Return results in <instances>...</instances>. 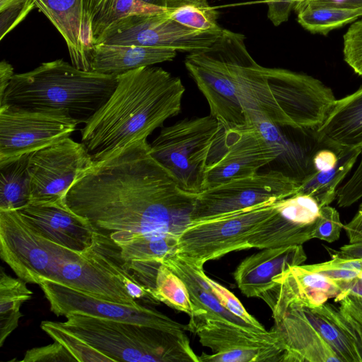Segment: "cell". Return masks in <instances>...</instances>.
<instances>
[{"mask_svg": "<svg viewBox=\"0 0 362 362\" xmlns=\"http://www.w3.org/2000/svg\"><path fill=\"white\" fill-rule=\"evenodd\" d=\"M117 84L116 75L81 70L59 59L14 74L0 105L59 110L79 124L86 123L107 102Z\"/></svg>", "mask_w": 362, "mask_h": 362, "instance_id": "cell-4", "label": "cell"}, {"mask_svg": "<svg viewBox=\"0 0 362 362\" xmlns=\"http://www.w3.org/2000/svg\"><path fill=\"white\" fill-rule=\"evenodd\" d=\"M344 228L339 214L336 209L329 205L321 207L314 233V238L328 243L337 240Z\"/></svg>", "mask_w": 362, "mask_h": 362, "instance_id": "cell-40", "label": "cell"}, {"mask_svg": "<svg viewBox=\"0 0 362 362\" xmlns=\"http://www.w3.org/2000/svg\"><path fill=\"white\" fill-rule=\"evenodd\" d=\"M151 5L164 8L165 0H142Z\"/></svg>", "mask_w": 362, "mask_h": 362, "instance_id": "cell-52", "label": "cell"}, {"mask_svg": "<svg viewBox=\"0 0 362 362\" xmlns=\"http://www.w3.org/2000/svg\"><path fill=\"white\" fill-rule=\"evenodd\" d=\"M151 296L156 302H162L189 317L196 315L186 285L175 273L163 264L157 272Z\"/></svg>", "mask_w": 362, "mask_h": 362, "instance_id": "cell-33", "label": "cell"}, {"mask_svg": "<svg viewBox=\"0 0 362 362\" xmlns=\"http://www.w3.org/2000/svg\"><path fill=\"white\" fill-rule=\"evenodd\" d=\"M305 259L302 245L262 249L239 264L234 279L245 296L263 300L272 290L276 276L291 267L301 265Z\"/></svg>", "mask_w": 362, "mask_h": 362, "instance_id": "cell-22", "label": "cell"}, {"mask_svg": "<svg viewBox=\"0 0 362 362\" xmlns=\"http://www.w3.org/2000/svg\"><path fill=\"white\" fill-rule=\"evenodd\" d=\"M92 162L84 145L70 137L33 152L28 166L30 202L64 200L71 187Z\"/></svg>", "mask_w": 362, "mask_h": 362, "instance_id": "cell-16", "label": "cell"}, {"mask_svg": "<svg viewBox=\"0 0 362 362\" xmlns=\"http://www.w3.org/2000/svg\"><path fill=\"white\" fill-rule=\"evenodd\" d=\"M359 163L344 184L338 189L337 201L340 207H348L362 198V148Z\"/></svg>", "mask_w": 362, "mask_h": 362, "instance_id": "cell-42", "label": "cell"}, {"mask_svg": "<svg viewBox=\"0 0 362 362\" xmlns=\"http://www.w3.org/2000/svg\"><path fill=\"white\" fill-rule=\"evenodd\" d=\"M35 7L33 0H0V40Z\"/></svg>", "mask_w": 362, "mask_h": 362, "instance_id": "cell-37", "label": "cell"}, {"mask_svg": "<svg viewBox=\"0 0 362 362\" xmlns=\"http://www.w3.org/2000/svg\"><path fill=\"white\" fill-rule=\"evenodd\" d=\"M276 202L192 223L178 237L175 253L204 267L230 252L250 249V236L274 213Z\"/></svg>", "mask_w": 362, "mask_h": 362, "instance_id": "cell-8", "label": "cell"}, {"mask_svg": "<svg viewBox=\"0 0 362 362\" xmlns=\"http://www.w3.org/2000/svg\"><path fill=\"white\" fill-rule=\"evenodd\" d=\"M320 209L316 200L305 194L278 201L274 213L250 236V248L298 245L314 238Z\"/></svg>", "mask_w": 362, "mask_h": 362, "instance_id": "cell-19", "label": "cell"}, {"mask_svg": "<svg viewBox=\"0 0 362 362\" xmlns=\"http://www.w3.org/2000/svg\"><path fill=\"white\" fill-rule=\"evenodd\" d=\"M185 91L181 79L160 67L142 66L117 75L109 99L81 129V143L93 161L146 139L180 113Z\"/></svg>", "mask_w": 362, "mask_h": 362, "instance_id": "cell-3", "label": "cell"}, {"mask_svg": "<svg viewBox=\"0 0 362 362\" xmlns=\"http://www.w3.org/2000/svg\"><path fill=\"white\" fill-rule=\"evenodd\" d=\"M33 1L63 37L71 64L79 69L90 71L93 35L84 20L82 0Z\"/></svg>", "mask_w": 362, "mask_h": 362, "instance_id": "cell-23", "label": "cell"}, {"mask_svg": "<svg viewBox=\"0 0 362 362\" xmlns=\"http://www.w3.org/2000/svg\"><path fill=\"white\" fill-rule=\"evenodd\" d=\"M343 229L346 232L349 243L362 240V204L351 220L344 226Z\"/></svg>", "mask_w": 362, "mask_h": 362, "instance_id": "cell-46", "label": "cell"}, {"mask_svg": "<svg viewBox=\"0 0 362 362\" xmlns=\"http://www.w3.org/2000/svg\"><path fill=\"white\" fill-rule=\"evenodd\" d=\"M187 331L212 353H202L199 362H284L286 346L279 331L273 327L255 332L228 321L190 317Z\"/></svg>", "mask_w": 362, "mask_h": 362, "instance_id": "cell-9", "label": "cell"}, {"mask_svg": "<svg viewBox=\"0 0 362 362\" xmlns=\"http://www.w3.org/2000/svg\"><path fill=\"white\" fill-rule=\"evenodd\" d=\"M300 186V182L278 170L229 180L197 194L192 223L276 202L297 194Z\"/></svg>", "mask_w": 362, "mask_h": 362, "instance_id": "cell-10", "label": "cell"}, {"mask_svg": "<svg viewBox=\"0 0 362 362\" xmlns=\"http://www.w3.org/2000/svg\"><path fill=\"white\" fill-rule=\"evenodd\" d=\"M176 54L175 49L167 47L99 43L93 47L90 71L117 76L142 66L172 61Z\"/></svg>", "mask_w": 362, "mask_h": 362, "instance_id": "cell-26", "label": "cell"}, {"mask_svg": "<svg viewBox=\"0 0 362 362\" xmlns=\"http://www.w3.org/2000/svg\"><path fill=\"white\" fill-rule=\"evenodd\" d=\"M340 288V293L334 298V301L349 294L362 297V282L357 278L344 281H336Z\"/></svg>", "mask_w": 362, "mask_h": 362, "instance_id": "cell-49", "label": "cell"}, {"mask_svg": "<svg viewBox=\"0 0 362 362\" xmlns=\"http://www.w3.org/2000/svg\"><path fill=\"white\" fill-rule=\"evenodd\" d=\"M295 12L298 23L304 29L313 34L323 35L362 18V6L310 4Z\"/></svg>", "mask_w": 362, "mask_h": 362, "instance_id": "cell-30", "label": "cell"}, {"mask_svg": "<svg viewBox=\"0 0 362 362\" xmlns=\"http://www.w3.org/2000/svg\"><path fill=\"white\" fill-rule=\"evenodd\" d=\"M185 65L206 99L211 115L226 128L246 124L243 109L216 40L207 48L189 53Z\"/></svg>", "mask_w": 362, "mask_h": 362, "instance_id": "cell-18", "label": "cell"}, {"mask_svg": "<svg viewBox=\"0 0 362 362\" xmlns=\"http://www.w3.org/2000/svg\"><path fill=\"white\" fill-rule=\"evenodd\" d=\"M0 256L16 276L37 284L49 279L93 297L132 307L141 299L153 302L134 276L120 248L95 230L93 245L78 252L40 235L18 210L0 211Z\"/></svg>", "mask_w": 362, "mask_h": 362, "instance_id": "cell-2", "label": "cell"}, {"mask_svg": "<svg viewBox=\"0 0 362 362\" xmlns=\"http://www.w3.org/2000/svg\"><path fill=\"white\" fill-rule=\"evenodd\" d=\"M41 329L54 341L59 342L80 362H110L111 359L64 329L59 322L45 320Z\"/></svg>", "mask_w": 362, "mask_h": 362, "instance_id": "cell-34", "label": "cell"}, {"mask_svg": "<svg viewBox=\"0 0 362 362\" xmlns=\"http://www.w3.org/2000/svg\"><path fill=\"white\" fill-rule=\"evenodd\" d=\"M313 134L319 146L334 150L362 147V87L337 99Z\"/></svg>", "mask_w": 362, "mask_h": 362, "instance_id": "cell-24", "label": "cell"}, {"mask_svg": "<svg viewBox=\"0 0 362 362\" xmlns=\"http://www.w3.org/2000/svg\"><path fill=\"white\" fill-rule=\"evenodd\" d=\"M339 257L362 259V240L349 243L342 246L339 251H334L333 255Z\"/></svg>", "mask_w": 362, "mask_h": 362, "instance_id": "cell-50", "label": "cell"}, {"mask_svg": "<svg viewBox=\"0 0 362 362\" xmlns=\"http://www.w3.org/2000/svg\"><path fill=\"white\" fill-rule=\"evenodd\" d=\"M60 325L113 361L199 362L185 331L72 312Z\"/></svg>", "mask_w": 362, "mask_h": 362, "instance_id": "cell-5", "label": "cell"}, {"mask_svg": "<svg viewBox=\"0 0 362 362\" xmlns=\"http://www.w3.org/2000/svg\"><path fill=\"white\" fill-rule=\"evenodd\" d=\"M163 264L175 273L186 285L196 311V315L193 317L228 321L252 331L264 332L246 323L222 306L209 284L208 276L202 266H199L176 253L164 259Z\"/></svg>", "mask_w": 362, "mask_h": 362, "instance_id": "cell-25", "label": "cell"}, {"mask_svg": "<svg viewBox=\"0 0 362 362\" xmlns=\"http://www.w3.org/2000/svg\"><path fill=\"white\" fill-rule=\"evenodd\" d=\"M335 302L340 303V308L362 317V297L351 294L346 295Z\"/></svg>", "mask_w": 362, "mask_h": 362, "instance_id": "cell-48", "label": "cell"}, {"mask_svg": "<svg viewBox=\"0 0 362 362\" xmlns=\"http://www.w3.org/2000/svg\"><path fill=\"white\" fill-rule=\"evenodd\" d=\"M207 279L220 303L226 310L259 330H267L245 310L239 299L231 291L209 277Z\"/></svg>", "mask_w": 362, "mask_h": 362, "instance_id": "cell-39", "label": "cell"}, {"mask_svg": "<svg viewBox=\"0 0 362 362\" xmlns=\"http://www.w3.org/2000/svg\"><path fill=\"white\" fill-rule=\"evenodd\" d=\"M272 317L286 346L284 362H358L346 337L315 308L290 304Z\"/></svg>", "mask_w": 362, "mask_h": 362, "instance_id": "cell-7", "label": "cell"}, {"mask_svg": "<svg viewBox=\"0 0 362 362\" xmlns=\"http://www.w3.org/2000/svg\"><path fill=\"white\" fill-rule=\"evenodd\" d=\"M14 74L12 65L2 60L0 62V98L3 96Z\"/></svg>", "mask_w": 362, "mask_h": 362, "instance_id": "cell-51", "label": "cell"}, {"mask_svg": "<svg viewBox=\"0 0 362 362\" xmlns=\"http://www.w3.org/2000/svg\"><path fill=\"white\" fill-rule=\"evenodd\" d=\"M23 362L76 361L72 355L59 342L54 341L49 345L28 350Z\"/></svg>", "mask_w": 362, "mask_h": 362, "instance_id": "cell-43", "label": "cell"}, {"mask_svg": "<svg viewBox=\"0 0 362 362\" xmlns=\"http://www.w3.org/2000/svg\"><path fill=\"white\" fill-rule=\"evenodd\" d=\"M38 285L49 304L50 310L57 316L78 312L168 330L187 331L186 325H182L151 307L143 305L132 307L101 300L49 279L40 280Z\"/></svg>", "mask_w": 362, "mask_h": 362, "instance_id": "cell-17", "label": "cell"}, {"mask_svg": "<svg viewBox=\"0 0 362 362\" xmlns=\"http://www.w3.org/2000/svg\"><path fill=\"white\" fill-rule=\"evenodd\" d=\"M18 211L40 235L62 246L83 252L94 242V228L72 211L64 200L30 202Z\"/></svg>", "mask_w": 362, "mask_h": 362, "instance_id": "cell-20", "label": "cell"}, {"mask_svg": "<svg viewBox=\"0 0 362 362\" xmlns=\"http://www.w3.org/2000/svg\"><path fill=\"white\" fill-rule=\"evenodd\" d=\"M27 282L14 278L0 271V346L4 345L8 336L17 328L23 314L21 305L29 300L33 291L27 286Z\"/></svg>", "mask_w": 362, "mask_h": 362, "instance_id": "cell-31", "label": "cell"}, {"mask_svg": "<svg viewBox=\"0 0 362 362\" xmlns=\"http://www.w3.org/2000/svg\"><path fill=\"white\" fill-rule=\"evenodd\" d=\"M78 124L59 110L0 105V164L70 137Z\"/></svg>", "mask_w": 362, "mask_h": 362, "instance_id": "cell-11", "label": "cell"}, {"mask_svg": "<svg viewBox=\"0 0 362 362\" xmlns=\"http://www.w3.org/2000/svg\"><path fill=\"white\" fill-rule=\"evenodd\" d=\"M279 155L253 125L223 126L208 156L203 190L252 175Z\"/></svg>", "mask_w": 362, "mask_h": 362, "instance_id": "cell-12", "label": "cell"}, {"mask_svg": "<svg viewBox=\"0 0 362 362\" xmlns=\"http://www.w3.org/2000/svg\"><path fill=\"white\" fill-rule=\"evenodd\" d=\"M165 11L164 8L151 5L142 0H117L114 9L107 20L105 30L118 20L129 16L159 13Z\"/></svg>", "mask_w": 362, "mask_h": 362, "instance_id": "cell-41", "label": "cell"}, {"mask_svg": "<svg viewBox=\"0 0 362 362\" xmlns=\"http://www.w3.org/2000/svg\"><path fill=\"white\" fill-rule=\"evenodd\" d=\"M30 156L0 164V211L20 210L30 202Z\"/></svg>", "mask_w": 362, "mask_h": 362, "instance_id": "cell-29", "label": "cell"}, {"mask_svg": "<svg viewBox=\"0 0 362 362\" xmlns=\"http://www.w3.org/2000/svg\"><path fill=\"white\" fill-rule=\"evenodd\" d=\"M267 74L272 95L292 129L316 131L337 99L332 90L306 74L281 68H267Z\"/></svg>", "mask_w": 362, "mask_h": 362, "instance_id": "cell-15", "label": "cell"}, {"mask_svg": "<svg viewBox=\"0 0 362 362\" xmlns=\"http://www.w3.org/2000/svg\"><path fill=\"white\" fill-rule=\"evenodd\" d=\"M222 30L202 31L189 28L170 18L165 11L136 14L112 24L94 45L167 47L192 53L209 47Z\"/></svg>", "mask_w": 362, "mask_h": 362, "instance_id": "cell-13", "label": "cell"}, {"mask_svg": "<svg viewBox=\"0 0 362 362\" xmlns=\"http://www.w3.org/2000/svg\"><path fill=\"white\" fill-rule=\"evenodd\" d=\"M223 124L209 115L184 119L163 127L150 145V153L183 190L203 191L208 156Z\"/></svg>", "mask_w": 362, "mask_h": 362, "instance_id": "cell-6", "label": "cell"}, {"mask_svg": "<svg viewBox=\"0 0 362 362\" xmlns=\"http://www.w3.org/2000/svg\"><path fill=\"white\" fill-rule=\"evenodd\" d=\"M243 34L223 28L216 39L226 61L245 118L262 114L281 127L292 129L288 119L270 90L267 67L257 64L248 52Z\"/></svg>", "mask_w": 362, "mask_h": 362, "instance_id": "cell-14", "label": "cell"}, {"mask_svg": "<svg viewBox=\"0 0 362 362\" xmlns=\"http://www.w3.org/2000/svg\"><path fill=\"white\" fill-rule=\"evenodd\" d=\"M342 52L344 62L362 76V18L352 23L344 33Z\"/></svg>", "mask_w": 362, "mask_h": 362, "instance_id": "cell-38", "label": "cell"}, {"mask_svg": "<svg viewBox=\"0 0 362 362\" xmlns=\"http://www.w3.org/2000/svg\"><path fill=\"white\" fill-rule=\"evenodd\" d=\"M362 147L339 149L337 163L328 170L314 171L301 182L298 193L310 195L320 207L329 205L337 199L339 185L359 158Z\"/></svg>", "mask_w": 362, "mask_h": 362, "instance_id": "cell-28", "label": "cell"}, {"mask_svg": "<svg viewBox=\"0 0 362 362\" xmlns=\"http://www.w3.org/2000/svg\"><path fill=\"white\" fill-rule=\"evenodd\" d=\"M164 8L174 21L202 31H221L218 13L208 0H165Z\"/></svg>", "mask_w": 362, "mask_h": 362, "instance_id": "cell-32", "label": "cell"}, {"mask_svg": "<svg viewBox=\"0 0 362 362\" xmlns=\"http://www.w3.org/2000/svg\"><path fill=\"white\" fill-rule=\"evenodd\" d=\"M361 282H362V271L360 272L357 278Z\"/></svg>", "mask_w": 362, "mask_h": 362, "instance_id": "cell-53", "label": "cell"}, {"mask_svg": "<svg viewBox=\"0 0 362 362\" xmlns=\"http://www.w3.org/2000/svg\"><path fill=\"white\" fill-rule=\"evenodd\" d=\"M273 283L272 290L263 298L272 313L290 304L315 308L341 292L335 281L302 264L289 267L276 276Z\"/></svg>", "mask_w": 362, "mask_h": 362, "instance_id": "cell-21", "label": "cell"}, {"mask_svg": "<svg viewBox=\"0 0 362 362\" xmlns=\"http://www.w3.org/2000/svg\"><path fill=\"white\" fill-rule=\"evenodd\" d=\"M303 266L308 270L324 274L335 281L353 280L358 278L360 273L357 270L332 267L326 265L325 262Z\"/></svg>", "mask_w": 362, "mask_h": 362, "instance_id": "cell-45", "label": "cell"}, {"mask_svg": "<svg viewBox=\"0 0 362 362\" xmlns=\"http://www.w3.org/2000/svg\"><path fill=\"white\" fill-rule=\"evenodd\" d=\"M197 196L180 187L141 139L93 161L64 202L118 245L131 272L151 291L159 267L176 252L178 237L192 223Z\"/></svg>", "mask_w": 362, "mask_h": 362, "instance_id": "cell-1", "label": "cell"}, {"mask_svg": "<svg viewBox=\"0 0 362 362\" xmlns=\"http://www.w3.org/2000/svg\"><path fill=\"white\" fill-rule=\"evenodd\" d=\"M315 308L346 337L358 362H362V317L326 303Z\"/></svg>", "mask_w": 362, "mask_h": 362, "instance_id": "cell-35", "label": "cell"}, {"mask_svg": "<svg viewBox=\"0 0 362 362\" xmlns=\"http://www.w3.org/2000/svg\"><path fill=\"white\" fill-rule=\"evenodd\" d=\"M246 125H253L263 138L280 155L279 160L291 173V177L301 182L313 172V156L315 151H307L300 144L288 139L281 127L272 122L262 114L251 113L245 117Z\"/></svg>", "mask_w": 362, "mask_h": 362, "instance_id": "cell-27", "label": "cell"}, {"mask_svg": "<svg viewBox=\"0 0 362 362\" xmlns=\"http://www.w3.org/2000/svg\"><path fill=\"white\" fill-rule=\"evenodd\" d=\"M117 0H82L84 20L92 30L94 44L103 35Z\"/></svg>", "mask_w": 362, "mask_h": 362, "instance_id": "cell-36", "label": "cell"}, {"mask_svg": "<svg viewBox=\"0 0 362 362\" xmlns=\"http://www.w3.org/2000/svg\"><path fill=\"white\" fill-rule=\"evenodd\" d=\"M310 4H327L342 7H360L362 6V0H298L294 11Z\"/></svg>", "mask_w": 362, "mask_h": 362, "instance_id": "cell-47", "label": "cell"}, {"mask_svg": "<svg viewBox=\"0 0 362 362\" xmlns=\"http://www.w3.org/2000/svg\"><path fill=\"white\" fill-rule=\"evenodd\" d=\"M298 0H265L268 6L267 16L275 25L278 26L288 21Z\"/></svg>", "mask_w": 362, "mask_h": 362, "instance_id": "cell-44", "label": "cell"}]
</instances>
